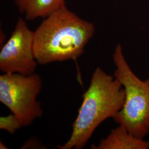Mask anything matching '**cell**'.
<instances>
[{"instance_id":"obj_6","label":"cell","mask_w":149,"mask_h":149,"mask_svg":"<svg viewBox=\"0 0 149 149\" xmlns=\"http://www.w3.org/2000/svg\"><path fill=\"white\" fill-rule=\"evenodd\" d=\"M92 149H149V141L136 137L122 125L111 130L106 138L97 145H92Z\"/></svg>"},{"instance_id":"obj_8","label":"cell","mask_w":149,"mask_h":149,"mask_svg":"<svg viewBox=\"0 0 149 149\" xmlns=\"http://www.w3.org/2000/svg\"><path fill=\"white\" fill-rule=\"evenodd\" d=\"M22 127L19 120L13 113L0 117V129L7 131L10 134L15 133Z\"/></svg>"},{"instance_id":"obj_2","label":"cell","mask_w":149,"mask_h":149,"mask_svg":"<svg viewBox=\"0 0 149 149\" xmlns=\"http://www.w3.org/2000/svg\"><path fill=\"white\" fill-rule=\"evenodd\" d=\"M82 102L68 141L60 149H83L97 128L110 118L115 117L125 101V91L114 76L98 67L82 95Z\"/></svg>"},{"instance_id":"obj_1","label":"cell","mask_w":149,"mask_h":149,"mask_svg":"<svg viewBox=\"0 0 149 149\" xmlns=\"http://www.w3.org/2000/svg\"><path fill=\"white\" fill-rule=\"evenodd\" d=\"M95 27L64 6L46 17L34 31L33 50L38 64L76 60L84 53Z\"/></svg>"},{"instance_id":"obj_9","label":"cell","mask_w":149,"mask_h":149,"mask_svg":"<svg viewBox=\"0 0 149 149\" xmlns=\"http://www.w3.org/2000/svg\"><path fill=\"white\" fill-rule=\"evenodd\" d=\"M0 149H8V148L7 147V146H6L5 145L3 144V143H2V142L1 141V142H0Z\"/></svg>"},{"instance_id":"obj_7","label":"cell","mask_w":149,"mask_h":149,"mask_svg":"<svg viewBox=\"0 0 149 149\" xmlns=\"http://www.w3.org/2000/svg\"><path fill=\"white\" fill-rule=\"evenodd\" d=\"M66 0H15L19 11L27 20L46 18L66 6Z\"/></svg>"},{"instance_id":"obj_4","label":"cell","mask_w":149,"mask_h":149,"mask_svg":"<svg viewBox=\"0 0 149 149\" xmlns=\"http://www.w3.org/2000/svg\"><path fill=\"white\" fill-rule=\"evenodd\" d=\"M43 81L37 74L6 73L0 76V102L18 119L22 127L31 125L43 116L37 97Z\"/></svg>"},{"instance_id":"obj_3","label":"cell","mask_w":149,"mask_h":149,"mask_svg":"<svg viewBox=\"0 0 149 149\" xmlns=\"http://www.w3.org/2000/svg\"><path fill=\"white\" fill-rule=\"evenodd\" d=\"M113 59L116 68L114 77L125 91L124 104L113 119L130 133L144 139L149 133V79L143 81L134 73L120 44L115 48Z\"/></svg>"},{"instance_id":"obj_5","label":"cell","mask_w":149,"mask_h":149,"mask_svg":"<svg viewBox=\"0 0 149 149\" xmlns=\"http://www.w3.org/2000/svg\"><path fill=\"white\" fill-rule=\"evenodd\" d=\"M34 31L19 18L11 37L0 52V70L3 73L34 74L37 61L33 50Z\"/></svg>"}]
</instances>
